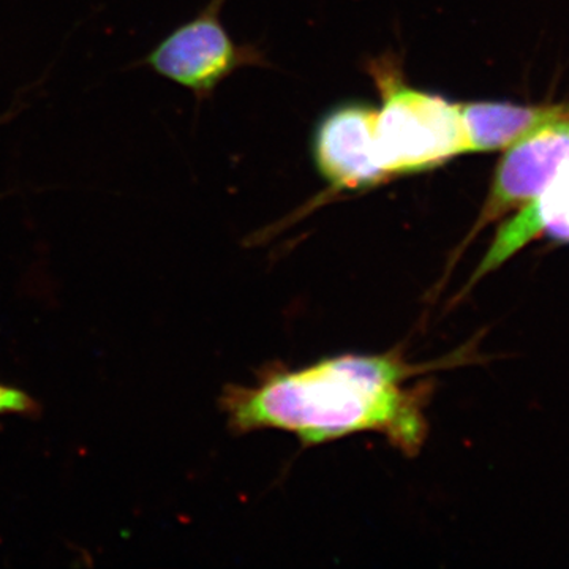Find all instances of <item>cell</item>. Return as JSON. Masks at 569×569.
Returning a JSON list of instances; mask_svg holds the SVG:
<instances>
[{"label": "cell", "instance_id": "obj_3", "mask_svg": "<svg viewBox=\"0 0 569 569\" xmlns=\"http://www.w3.org/2000/svg\"><path fill=\"white\" fill-rule=\"evenodd\" d=\"M224 0H211L197 17L163 37L138 67L181 86L206 100L236 70L261 58L252 48L236 44L220 20Z\"/></svg>", "mask_w": 569, "mask_h": 569}, {"label": "cell", "instance_id": "obj_1", "mask_svg": "<svg viewBox=\"0 0 569 569\" xmlns=\"http://www.w3.org/2000/svg\"><path fill=\"white\" fill-rule=\"evenodd\" d=\"M411 365L402 355H340L299 369L268 370L252 387H228L220 408L238 433L282 430L306 447L377 433L406 456L425 447L429 381L441 369Z\"/></svg>", "mask_w": 569, "mask_h": 569}, {"label": "cell", "instance_id": "obj_8", "mask_svg": "<svg viewBox=\"0 0 569 569\" xmlns=\"http://www.w3.org/2000/svg\"><path fill=\"white\" fill-rule=\"evenodd\" d=\"M40 413L39 403L28 392L20 388L0 383V417L2 415H26L37 417Z\"/></svg>", "mask_w": 569, "mask_h": 569}, {"label": "cell", "instance_id": "obj_2", "mask_svg": "<svg viewBox=\"0 0 569 569\" xmlns=\"http://www.w3.org/2000/svg\"><path fill=\"white\" fill-rule=\"evenodd\" d=\"M367 70L381 97L378 156L392 179L436 170L468 152L460 103L408 84L391 56L370 62Z\"/></svg>", "mask_w": 569, "mask_h": 569}, {"label": "cell", "instance_id": "obj_4", "mask_svg": "<svg viewBox=\"0 0 569 569\" xmlns=\"http://www.w3.org/2000/svg\"><path fill=\"white\" fill-rule=\"evenodd\" d=\"M378 108L362 100L336 104L312 137L313 163L331 192L358 193L391 181L376 140Z\"/></svg>", "mask_w": 569, "mask_h": 569}, {"label": "cell", "instance_id": "obj_5", "mask_svg": "<svg viewBox=\"0 0 569 569\" xmlns=\"http://www.w3.org/2000/svg\"><path fill=\"white\" fill-rule=\"evenodd\" d=\"M569 160V119L567 116L539 127L509 146L493 173L485 206L458 254L490 223L533 201Z\"/></svg>", "mask_w": 569, "mask_h": 569}, {"label": "cell", "instance_id": "obj_6", "mask_svg": "<svg viewBox=\"0 0 569 569\" xmlns=\"http://www.w3.org/2000/svg\"><path fill=\"white\" fill-rule=\"evenodd\" d=\"M541 236L569 244V160L533 201L522 206L516 216L501 223L492 244L460 296H466L486 276L492 274Z\"/></svg>", "mask_w": 569, "mask_h": 569}, {"label": "cell", "instance_id": "obj_7", "mask_svg": "<svg viewBox=\"0 0 569 569\" xmlns=\"http://www.w3.org/2000/svg\"><path fill=\"white\" fill-rule=\"evenodd\" d=\"M468 152H492L507 149L553 121L565 118L560 107H522L500 102L460 103Z\"/></svg>", "mask_w": 569, "mask_h": 569}]
</instances>
